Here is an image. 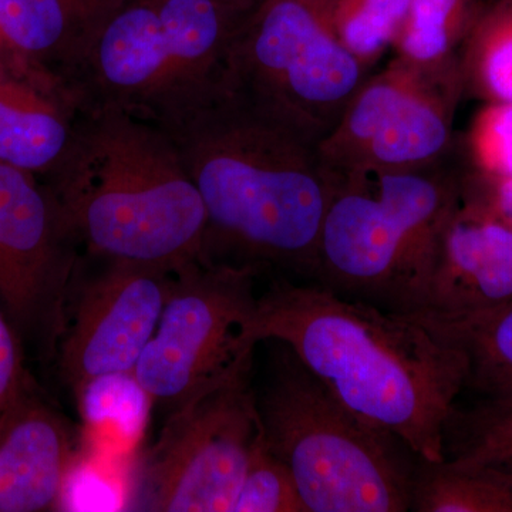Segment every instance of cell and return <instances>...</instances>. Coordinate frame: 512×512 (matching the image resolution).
<instances>
[{"label":"cell","mask_w":512,"mask_h":512,"mask_svg":"<svg viewBox=\"0 0 512 512\" xmlns=\"http://www.w3.org/2000/svg\"><path fill=\"white\" fill-rule=\"evenodd\" d=\"M447 163L338 180L315 282L386 311H420L461 200V170Z\"/></svg>","instance_id":"277c9868"},{"label":"cell","mask_w":512,"mask_h":512,"mask_svg":"<svg viewBox=\"0 0 512 512\" xmlns=\"http://www.w3.org/2000/svg\"><path fill=\"white\" fill-rule=\"evenodd\" d=\"M261 272L198 259L178 269L173 291L134 376L168 413L252 372Z\"/></svg>","instance_id":"52a82bcc"},{"label":"cell","mask_w":512,"mask_h":512,"mask_svg":"<svg viewBox=\"0 0 512 512\" xmlns=\"http://www.w3.org/2000/svg\"><path fill=\"white\" fill-rule=\"evenodd\" d=\"M43 184L87 256L180 269L204 258L207 211L171 138L153 121L83 111Z\"/></svg>","instance_id":"3957f363"},{"label":"cell","mask_w":512,"mask_h":512,"mask_svg":"<svg viewBox=\"0 0 512 512\" xmlns=\"http://www.w3.org/2000/svg\"><path fill=\"white\" fill-rule=\"evenodd\" d=\"M232 2L242 3V5L255 6L258 5L261 0H232Z\"/></svg>","instance_id":"83f0119b"},{"label":"cell","mask_w":512,"mask_h":512,"mask_svg":"<svg viewBox=\"0 0 512 512\" xmlns=\"http://www.w3.org/2000/svg\"><path fill=\"white\" fill-rule=\"evenodd\" d=\"M410 0H335L329 25L340 45L372 69L394 46Z\"/></svg>","instance_id":"603a6c76"},{"label":"cell","mask_w":512,"mask_h":512,"mask_svg":"<svg viewBox=\"0 0 512 512\" xmlns=\"http://www.w3.org/2000/svg\"><path fill=\"white\" fill-rule=\"evenodd\" d=\"M484 2H494V0H484Z\"/></svg>","instance_id":"f1b7e54d"},{"label":"cell","mask_w":512,"mask_h":512,"mask_svg":"<svg viewBox=\"0 0 512 512\" xmlns=\"http://www.w3.org/2000/svg\"><path fill=\"white\" fill-rule=\"evenodd\" d=\"M90 434L114 439L120 448L136 443L153 406L134 373L99 377L76 394Z\"/></svg>","instance_id":"7402d4cb"},{"label":"cell","mask_w":512,"mask_h":512,"mask_svg":"<svg viewBox=\"0 0 512 512\" xmlns=\"http://www.w3.org/2000/svg\"><path fill=\"white\" fill-rule=\"evenodd\" d=\"M82 113L66 80L0 39V163L45 180L72 147Z\"/></svg>","instance_id":"5bb4252c"},{"label":"cell","mask_w":512,"mask_h":512,"mask_svg":"<svg viewBox=\"0 0 512 512\" xmlns=\"http://www.w3.org/2000/svg\"><path fill=\"white\" fill-rule=\"evenodd\" d=\"M463 96L458 57L420 64L396 56L357 90L320 141V160L338 180L441 163L453 151Z\"/></svg>","instance_id":"9c48e42d"},{"label":"cell","mask_w":512,"mask_h":512,"mask_svg":"<svg viewBox=\"0 0 512 512\" xmlns=\"http://www.w3.org/2000/svg\"><path fill=\"white\" fill-rule=\"evenodd\" d=\"M485 3L484 0H410L403 28L394 42L396 56L420 64L457 59Z\"/></svg>","instance_id":"ffe728a7"},{"label":"cell","mask_w":512,"mask_h":512,"mask_svg":"<svg viewBox=\"0 0 512 512\" xmlns=\"http://www.w3.org/2000/svg\"><path fill=\"white\" fill-rule=\"evenodd\" d=\"M440 338L463 350L468 362L467 386L485 400L512 399V302L485 315L441 319L413 312Z\"/></svg>","instance_id":"e0dca14e"},{"label":"cell","mask_w":512,"mask_h":512,"mask_svg":"<svg viewBox=\"0 0 512 512\" xmlns=\"http://www.w3.org/2000/svg\"><path fill=\"white\" fill-rule=\"evenodd\" d=\"M76 466L72 430L28 392L0 419V512L59 510Z\"/></svg>","instance_id":"9a60e30c"},{"label":"cell","mask_w":512,"mask_h":512,"mask_svg":"<svg viewBox=\"0 0 512 512\" xmlns=\"http://www.w3.org/2000/svg\"><path fill=\"white\" fill-rule=\"evenodd\" d=\"M444 458L512 481V399L485 400L467 413L454 409L444 430Z\"/></svg>","instance_id":"44dd1931"},{"label":"cell","mask_w":512,"mask_h":512,"mask_svg":"<svg viewBox=\"0 0 512 512\" xmlns=\"http://www.w3.org/2000/svg\"><path fill=\"white\" fill-rule=\"evenodd\" d=\"M335 0H261L222 69L225 82L320 144L370 70L329 25Z\"/></svg>","instance_id":"8992f818"},{"label":"cell","mask_w":512,"mask_h":512,"mask_svg":"<svg viewBox=\"0 0 512 512\" xmlns=\"http://www.w3.org/2000/svg\"><path fill=\"white\" fill-rule=\"evenodd\" d=\"M232 512H308L291 471L266 446L249 466Z\"/></svg>","instance_id":"d4e9b609"},{"label":"cell","mask_w":512,"mask_h":512,"mask_svg":"<svg viewBox=\"0 0 512 512\" xmlns=\"http://www.w3.org/2000/svg\"><path fill=\"white\" fill-rule=\"evenodd\" d=\"M254 336L291 349L346 409L420 460H444V430L467 386V357L412 313L278 276L259 295Z\"/></svg>","instance_id":"7a4b0ae2"},{"label":"cell","mask_w":512,"mask_h":512,"mask_svg":"<svg viewBox=\"0 0 512 512\" xmlns=\"http://www.w3.org/2000/svg\"><path fill=\"white\" fill-rule=\"evenodd\" d=\"M0 419H2V417H0Z\"/></svg>","instance_id":"f546056e"},{"label":"cell","mask_w":512,"mask_h":512,"mask_svg":"<svg viewBox=\"0 0 512 512\" xmlns=\"http://www.w3.org/2000/svg\"><path fill=\"white\" fill-rule=\"evenodd\" d=\"M205 83L161 16L158 0H126L69 82L83 111H121L146 120Z\"/></svg>","instance_id":"7c38bea8"},{"label":"cell","mask_w":512,"mask_h":512,"mask_svg":"<svg viewBox=\"0 0 512 512\" xmlns=\"http://www.w3.org/2000/svg\"><path fill=\"white\" fill-rule=\"evenodd\" d=\"M464 96L512 103V0L485 3L458 52Z\"/></svg>","instance_id":"d6986e66"},{"label":"cell","mask_w":512,"mask_h":512,"mask_svg":"<svg viewBox=\"0 0 512 512\" xmlns=\"http://www.w3.org/2000/svg\"><path fill=\"white\" fill-rule=\"evenodd\" d=\"M256 392L269 453L291 471L308 512H404L417 461L402 441L360 420L279 343Z\"/></svg>","instance_id":"5b68a950"},{"label":"cell","mask_w":512,"mask_h":512,"mask_svg":"<svg viewBox=\"0 0 512 512\" xmlns=\"http://www.w3.org/2000/svg\"><path fill=\"white\" fill-rule=\"evenodd\" d=\"M80 242L52 191L0 163V305L22 345L55 355Z\"/></svg>","instance_id":"30bf717a"},{"label":"cell","mask_w":512,"mask_h":512,"mask_svg":"<svg viewBox=\"0 0 512 512\" xmlns=\"http://www.w3.org/2000/svg\"><path fill=\"white\" fill-rule=\"evenodd\" d=\"M410 511L512 512V481L446 460L417 461Z\"/></svg>","instance_id":"ac0fdd59"},{"label":"cell","mask_w":512,"mask_h":512,"mask_svg":"<svg viewBox=\"0 0 512 512\" xmlns=\"http://www.w3.org/2000/svg\"><path fill=\"white\" fill-rule=\"evenodd\" d=\"M99 261L103 266L96 274L80 284L73 279L57 348L64 382L74 396L99 377L134 373L156 332L178 271Z\"/></svg>","instance_id":"8fae6325"},{"label":"cell","mask_w":512,"mask_h":512,"mask_svg":"<svg viewBox=\"0 0 512 512\" xmlns=\"http://www.w3.org/2000/svg\"><path fill=\"white\" fill-rule=\"evenodd\" d=\"M461 198L512 229V178H493L461 170Z\"/></svg>","instance_id":"4316f807"},{"label":"cell","mask_w":512,"mask_h":512,"mask_svg":"<svg viewBox=\"0 0 512 512\" xmlns=\"http://www.w3.org/2000/svg\"><path fill=\"white\" fill-rule=\"evenodd\" d=\"M467 170L512 178V103H483L464 138Z\"/></svg>","instance_id":"cb8c5ba5"},{"label":"cell","mask_w":512,"mask_h":512,"mask_svg":"<svg viewBox=\"0 0 512 512\" xmlns=\"http://www.w3.org/2000/svg\"><path fill=\"white\" fill-rule=\"evenodd\" d=\"M264 447L251 372L168 413L131 484L128 510L232 512Z\"/></svg>","instance_id":"ba28073f"},{"label":"cell","mask_w":512,"mask_h":512,"mask_svg":"<svg viewBox=\"0 0 512 512\" xmlns=\"http://www.w3.org/2000/svg\"><path fill=\"white\" fill-rule=\"evenodd\" d=\"M150 121L171 138L204 202L205 259L315 282L338 187L318 144L221 74Z\"/></svg>","instance_id":"6da1fadb"},{"label":"cell","mask_w":512,"mask_h":512,"mask_svg":"<svg viewBox=\"0 0 512 512\" xmlns=\"http://www.w3.org/2000/svg\"><path fill=\"white\" fill-rule=\"evenodd\" d=\"M28 392L22 342L0 305V417Z\"/></svg>","instance_id":"484cf974"},{"label":"cell","mask_w":512,"mask_h":512,"mask_svg":"<svg viewBox=\"0 0 512 512\" xmlns=\"http://www.w3.org/2000/svg\"><path fill=\"white\" fill-rule=\"evenodd\" d=\"M124 3L0 0V39L16 55L69 83L101 30Z\"/></svg>","instance_id":"2e32d148"},{"label":"cell","mask_w":512,"mask_h":512,"mask_svg":"<svg viewBox=\"0 0 512 512\" xmlns=\"http://www.w3.org/2000/svg\"><path fill=\"white\" fill-rule=\"evenodd\" d=\"M512 302V229L461 198L440 239L420 313L485 315Z\"/></svg>","instance_id":"4fadbf2b"}]
</instances>
